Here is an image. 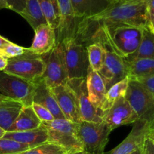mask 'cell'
I'll return each mask as SVG.
<instances>
[{"label": "cell", "mask_w": 154, "mask_h": 154, "mask_svg": "<svg viewBox=\"0 0 154 154\" xmlns=\"http://www.w3.org/2000/svg\"><path fill=\"white\" fill-rule=\"evenodd\" d=\"M99 25L122 24L143 29L150 25L144 0H120L113 2L105 10L87 18Z\"/></svg>", "instance_id": "6da1fadb"}, {"label": "cell", "mask_w": 154, "mask_h": 154, "mask_svg": "<svg viewBox=\"0 0 154 154\" xmlns=\"http://www.w3.org/2000/svg\"><path fill=\"white\" fill-rule=\"evenodd\" d=\"M42 126L48 132V142L60 146L68 154L83 151L77 132V123L66 119H55L51 122H42Z\"/></svg>", "instance_id": "7a4b0ae2"}, {"label": "cell", "mask_w": 154, "mask_h": 154, "mask_svg": "<svg viewBox=\"0 0 154 154\" xmlns=\"http://www.w3.org/2000/svg\"><path fill=\"white\" fill-rule=\"evenodd\" d=\"M112 129L106 123L81 121L77 123V132L86 154H105Z\"/></svg>", "instance_id": "3957f363"}, {"label": "cell", "mask_w": 154, "mask_h": 154, "mask_svg": "<svg viewBox=\"0 0 154 154\" xmlns=\"http://www.w3.org/2000/svg\"><path fill=\"white\" fill-rule=\"evenodd\" d=\"M45 62L42 56L35 55L28 48L23 55L8 59V64L3 72L35 82L43 76Z\"/></svg>", "instance_id": "277c9868"}, {"label": "cell", "mask_w": 154, "mask_h": 154, "mask_svg": "<svg viewBox=\"0 0 154 154\" xmlns=\"http://www.w3.org/2000/svg\"><path fill=\"white\" fill-rule=\"evenodd\" d=\"M125 98L136 113L138 120L146 122L150 130L154 129V99L150 93L135 81H130Z\"/></svg>", "instance_id": "5b68a950"}, {"label": "cell", "mask_w": 154, "mask_h": 154, "mask_svg": "<svg viewBox=\"0 0 154 154\" xmlns=\"http://www.w3.org/2000/svg\"><path fill=\"white\" fill-rule=\"evenodd\" d=\"M45 62V71L42 79L51 89L66 84L69 80L65 48L63 43H57L54 49L42 56Z\"/></svg>", "instance_id": "8992f818"}, {"label": "cell", "mask_w": 154, "mask_h": 154, "mask_svg": "<svg viewBox=\"0 0 154 154\" xmlns=\"http://www.w3.org/2000/svg\"><path fill=\"white\" fill-rule=\"evenodd\" d=\"M35 83L19 77L0 72V93L25 106L33 103Z\"/></svg>", "instance_id": "52a82bcc"}, {"label": "cell", "mask_w": 154, "mask_h": 154, "mask_svg": "<svg viewBox=\"0 0 154 154\" xmlns=\"http://www.w3.org/2000/svg\"><path fill=\"white\" fill-rule=\"evenodd\" d=\"M69 79L87 78L90 66L87 45L77 38L63 42Z\"/></svg>", "instance_id": "ba28073f"}, {"label": "cell", "mask_w": 154, "mask_h": 154, "mask_svg": "<svg viewBox=\"0 0 154 154\" xmlns=\"http://www.w3.org/2000/svg\"><path fill=\"white\" fill-rule=\"evenodd\" d=\"M66 84L75 93L81 120L102 123L105 113L96 108L90 102L87 93L86 78L69 79Z\"/></svg>", "instance_id": "9c48e42d"}, {"label": "cell", "mask_w": 154, "mask_h": 154, "mask_svg": "<svg viewBox=\"0 0 154 154\" xmlns=\"http://www.w3.org/2000/svg\"><path fill=\"white\" fill-rule=\"evenodd\" d=\"M99 44L105 49V58L103 66L98 73L103 79L108 91L111 86L128 76L126 60L116 54L107 45L104 43Z\"/></svg>", "instance_id": "30bf717a"}, {"label": "cell", "mask_w": 154, "mask_h": 154, "mask_svg": "<svg viewBox=\"0 0 154 154\" xmlns=\"http://www.w3.org/2000/svg\"><path fill=\"white\" fill-rule=\"evenodd\" d=\"M138 120V117L125 96L114 102L111 108L104 114L102 122L114 130L119 126L134 123Z\"/></svg>", "instance_id": "8fae6325"}, {"label": "cell", "mask_w": 154, "mask_h": 154, "mask_svg": "<svg viewBox=\"0 0 154 154\" xmlns=\"http://www.w3.org/2000/svg\"><path fill=\"white\" fill-rule=\"evenodd\" d=\"M60 9V21L57 28V43H63L76 38L78 28L81 20L76 17L70 0H58Z\"/></svg>", "instance_id": "7c38bea8"}, {"label": "cell", "mask_w": 154, "mask_h": 154, "mask_svg": "<svg viewBox=\"0 0 154 154\" xmlns=\"http://www.w3.org/2000/svg\"><path fill=\"white\" fill-rule=\"evenodd\" d=\"M65 118L74 123L81 122L75 95L67 84L51 89Z\"/></svg>", "instance_id": "4fadbf2b"}, {"label": "cell", "mask_w": 154, "mask_h": 154, "mask_svg": "<svg viewBox=\"0 0 154 154\" xmlns=\"http://www.w3.org/2000/svg\"><path fill=\"white\" fill-rule=\"evenodd\" d=\"M150 131V127L146 122L137 120L134 123L132 131L128 136L109 154H130L141 148L144 145Z\"/></svg>", "instance_id": "5bb4252c"}, {"label": "cell", "mask_w": 154, "mask_h": 154, "mask_svg": "<svg viewBox=\"0 0 154 154\" xmlns=\"http://www.w3.org/2000/svg\"><path fill=\"white\" fill-rule=\"evenodd\" d=\"M34 31V40L31 47L29 48L30 52L38 56L48 54L57 45L55 30L45 23L38 26Z\"/></svg>", "instance_id": "9a60e30c"}, {"label": "cell", "mask_w": 154, "mask_h": 154, "mask_svg": "<svg viewBox=\"0 0 154 154\" xmlns=\"http://www.w3.org/2000/svg\"><path fill=\"white\" fill-rule=\"evenodd\" d=\"M35 90L33 102L47 108L55 119H66L57 104L52 90L45 84L42 78L35 81Z\"/></svg>", "instance_id": "2e32d148"}, {"label": "cell", "mask_w": 154, "mask_h": 154, "mask_svg": "<svg viewBox=\"0 0 154 154\" xmlns=\"http://www.w3.org/2000/svg\"><path fill=\"white\" fill-rule=\"evenodd\" d=\"M86 80L87 93L90 102L96 108L102 111L107 93L106 86L103 79L101 78L99 73L95 72L90 66Z\"/></svg>", "instance_id": "e0dca14e"}, {"label": "cell", "mask_w": 154, "mask_h": 154, "mask_svg": "<svg viewBox=\"0 0 154 154\" xmlns=\"http://www.w3.org/2000/svg\"><path fill=\"white\" fill-rule=\"evenodd\" d=\"M74 13L78 19H87L101 13L111 3V0H70Z\"/></svg>", "instance_id": "ac0fdd59"}, {"label": "cell", "mask_w": 154, "mask_h": 154, "mask_svg": "<svg viewBox=\"0 0 154 154\" xmlns=\"http://www.w3.org/2000/svg\"><path fill=\"white\" fill-rule=\"evenodd\" d=\"M3 138L13 140L32 148L48 141V132L45 128L41 125L40 127L33 130L6 132Z\"/></svg>", "instance_id": "d6986e66"}, {"label": "cell", "mask_w": 154, "mask_h": 154, "mask_svg": "<svg viewBox=\"0 0 154 154\" xmlns=\"http://www.w3.org/2000/svg\"><path fill=\"white\" fill-rule=\"evenodd\" d=\"M139 59L154 60V31L150 25L142 29L141 42L137 51L124 60L131 62Z\"/></svg>", "instance_id": "ffe728a7"}, {"label": "cell", "mask_w": 154, "mask_h": 154, "mask_svg": "<svg viewBox=\"0 0 154 154\" xmlns=\"http://www.w3.org/2000/svg\"><path fill=\"white\" fill-rule=\"evenodd\" d=\"M42 122L30 106L23 105L21 108L18 117L8 132H22V131L33 130L39 128Z\"/></svg>", "instance_id": "44dd1931"}, {"label": "cell", "mask_w": 154, "mask_h": 154, "mask_svg": "<svg viewBox=\"0 0 154 154\" xmlns=\"http://www.w3.org/2000/svg\"><path fill=\"white\" fill-rule=\"evenodd\" d=\"M128 77L131 81L150 78L154 76V60L139 59L134 61H126Z\"/></svg>", "instance_id": "7402d4cb"}, {"label": "cell", "mask_w": 154, "mask_h": 154, "mask_svg": "<svg viewBox=\"0 0 154 154\" xmlns=\"http://www.w3.org/2000/svg\"><path fill=\"white\" fill-rule=\"evenodd\" d=\"M23 106L20 102L11 99L0 102V127L8 132Z\"/></svg>", "instance_id": "603a6c76"}, {"label": "cell", "mask_w": 154, "mask_h": 154, "mask_svg": "<svg viewBox=\"0 0 154 154\" xmlns=\"http://www.w3.org/2000/svg\"><path fill=\"white\" fill-rule=\"evenodd\" d=\"M47 23L54 30L57 29L60 21V9L58 0H38Z\"/></svg>", "instance_id": "cb8c5ba5"}, {"label": "cell", "mask_w": 154, "mask_h": 154, "mask_svg": "<svg viewBox=\"0 0 154 154\" xmlns=\"http://www.w3.org/2000/svg\"><path fill=\"white\" fill-rule=\"evenodd\" d=\"M20 14L29 23L33 29L42 24L47 23L38 0H26L25 9Z\"/></svg>", "instance_id": "d4e9b609"}, {"label": "cell", "mask_w": 154, "mask_h": 154, "mask_svg": "<svg viewBox=\"0 0 154 154\" xmlns=\"http://www.w3.org/2000/svg\"><path fill=\"white\" fill-rule=\"evenodd\" d=\"M129 81H130V79L127 76L119 82L114 84L108 89L106 93V96H105V103L102 108V111H104V113L109 110L116 101L118 100L120 98L126 96Z\"/></svg>", "instance_id": "484cf974"}, {"label": "cell", "mask_w": 154, "mask_h": 154, "mask_svg": "<svg viewBox=\"0 0 154 154\" xmlns=\"http://www.w3.org/2000/svg\"><path fill=\"white\" fill-rule=\"evenodd\" d=\"M90 66L95 72H99L105 62V51L99 43L90 44L87 46Z\"/></svg>", "instance_id": "4316f807"}, {"label": "cell", "mask_w": 154, "mask_h": 154, "mask_svg": "<svg viewBox=\"0 0 154 154\" xmlns=\"http://www.w3.org/2000/svg\"><path fill=\"white\" fill-rule=\"evenodd\" d=\"M29 149H31L29 146L13 140L0 138V154H18Z\"/></svg>", "instance_id": "83f0119b"}, {"label": "cell", "mask_w": 154, "mask_h": 154, "mask_svg": "<svg viewBox=\"0 0 154 154\" xmlns=\"http://www.w3.org/2000/svg\"><path fill=\"white\" fill-rule=\"evenodd\" d=\"M18 154H68L60 146L51 142H45L38 146Z\"/></svg>", "instance_id": "f1b7e54d"}, {"label": "cell", "mask_w": 154, "mask_h": 154, "mask_svg": "<svg viewBox=\"0 0 154 154\" xmlns=\"http://www.w3.org/2000/svg\"><path fill=\"white\" fill-rule=\"evenodd\" d=\"M27 50V48H23L9 42L0 48V55L7 59H11L23 55L26 52Z\"/></svg>", "instance_id": "f546056e"}, {"label": "cell", "mask_w": 154, "mask_h": 154, "mask_svg": "<svg viewBox=\"0 0 154 154\" xmlns=\"http://www.w3.org/2000/svg\"><path fill=\"white\" fill-rule=\"evenodd\" d=\"M26 0H0V9H10L20 14L26 8Z\"/></svg>", "instance_id": "4dcf8cb0"}, {"label": "cell", "mask_w": 154, "mask_h": 154, "mask_svg": "<svg viewBox=\"0 0 154 154\" xmlns=\"http://www.w3.org/2000/svg\"><path fill=\"white\" fill-rule=\"evenodd\" d=\"M32 108H33L35 114L42 122H51L55 120L52 114L45 107L33 102L32 104Z\"/></svg>", "instance_id": "1f68e13d"}, {"label": "cell", "mask_w": 154, "mask_h": 154, "mask_svg": "<svg viewBox=\"0 0 154 154\" xmlns=\"http://www.w3.org/2000/svg\"><path fill=\"white\" fill-rule=\"evenodd\" d=\"M135 81L140 83L151 94V96H153L154 99V76L144 78V79H140Z\"/></svg>", "instance_id": "d6a6232c"}, {"label": "cell", "mask_w": 154, "mask_h": 154, "mask_svg": "<svg viewBox=\"0 0 154 154\" xmlns=\"http://www.w3.org/2000/svg\"><path fill=\"white\" fill-rule=\"evenodd\" d=\"M144 152L147 154H154V142L147 138L143 146Z\"/></svg>", "instance_id": "836d02e7"}, {"label": "cell", "mask_w": 154, "mask_h": 154, "mask_svg": "<svg viewBox=\"0 0 154 154\" xmlns=\"http://www.w3.org/2000/svg\"><path fill=\"white\" fill-rule=\"evenodd\" d=\"M147 6V14H148L149 19L150 20L154 16V0H144Z\"/></svg>", "instance_id": "e575fe53"}, {"label": "cell", "mask_w": 154, "mask_h": 154, "mask_svg": "<svg viewBox=\"0 0 154 154\" xmlns=\"http://www.w3.org/2000/svg\"><path fill=\"white\" fill-rule=\"evenodd\" d=\"M8 64V59L0 55V72H3Z\"/></svg>", "instance_id": "d590c367"}, {"label": "cell", "mask_w": 154, "mask_h": 154, "mask_svg": "<svg viewBox=\"0 0 154 154\" xmlns=\"http://www.w3.org/2000/svg\"><path fill=\"white\" fill-rule=\"evenodd\" d=\"M10 42V41H8V39L2 37V36L0 35V48H2L3 45H5V44H7L8 42Z\"/></svg>", "instance_id": "8d00e7d4"}, {"label": "cell", "mask_w": 154, "mask_h": 154, "mask_svg": "<svg viewBox=\"0 0 154 154\" xmlns=\"http://www.w3.org/2000/svg\"><path fill=\"white\" fill-rule=\"evenodd\" d=\"M147 138H148L149 139L151 140V141H153L154 142V129H151V130L150 131L148 135H147Z\"/></svg>", "instance_id": "74e56055"}, {"label": "cell", "mask_w": 154, "mask_h": 154, "mask_svg": "<svg viewBox=\"0 0 154 154\" xmlns=\"http://www.w3.org/2000/svg\"><path fill=\"white\" fill-rule=\"evenodd\" d=\"M144 146V145H143ZM130 154H143V147H141V148L138 149V150H135L134 152H132V153Z\"/></svg>", "instance_id": "f35d334b"}, {"label": "cell", "mask_w": 154, "mask_h": 154, "mask_svg": "<svg viewBox=\"0 0 154 154\" xmlns=\"http://www.w3.org/2000/svg\"><path fill=\"white\" fill-rule=\"evenodd\" d=\"M5 132H6V131H5L4 129H2V128L0 127V138H2L3 137H4Z\"/></svg>", "instance_id": "ab89813d"}, {"label": "cell", "mask_w": 154, "mask_h": 154, "mask_svg": "<svg viewBox=\"0 0 154 154\" xmlns=\"http://www.w3.org/2000/svg\"><path fill=\"white\" fill-rule=\"evenodd\" d=\"M150 27H151V28H152V29H153V31H154V16H153V17L152 18L151 20H150Z\"/></svg>", "instance_id": "60d3db41"}, {"label": "cell", "mask_w": 154, "mask_h": 154, "mask_svg": "<svg viewBox=\"0 0 154 154\" xmlns=\"http://www.w3.org/2000/svg\"><path fill=\"white\" fill-rule=\"evenodd\" d=\"M9 99V98L6 97V96H3L2 94H1V93H0V102H2V101H3V100H6V99Z\"/></svg>", "instance_id": "b9f144b4"}, {"label": "cell", "mask_w": 154, "mask_h": 154, "mask_svg": "<svg viewBox=\"0 0 154 154\" xmlns=\"http://www.w3.org/2000/svg\"><path fill=\"white\" fill-rule=\"evenodd\" d=\"M71 154H86L84 151H80V152H77V153H71Z\"/></svg>", "instance_id": "7bdbcfd3"}, {"label": "cell", "mask_w": 154, "mask_h": 154, "mask_svg": "<svg viewBox=\"0 0 154 154\" xmlns=\"http://www.w3.org/2000/svg\"><path fill=\"white\" fill-rule=\"evenodd\" d=\"M143 154H147V153H145V152H144V149H143Z\"/></svg>", "instance_id": "ee69618b"}, {"label": "cell", "mask_w": 154, "mask_h": 154, "mask_svg": "<svg viewBox=\"0 0 154 154\" xmlns=\"http://www.w3.org/2000/svg\"><path fill=\"white\" fill-rule=\"evenodd\" d=\"M112 2H117V1H120V0H111Z\"/></svg>", "instance_id": "f6af8a7d"}]
</instances>
